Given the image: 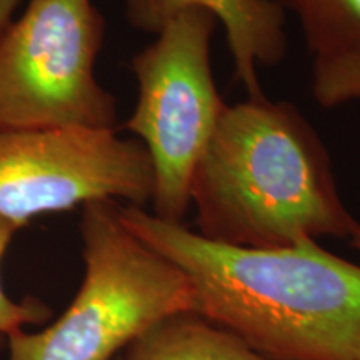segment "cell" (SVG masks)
<instances>
[{
	"instance_id": "cell-1",
	"label": "cell",
	"mask_w": 360,
	"mask_h": 360,
	"mask_svg": "<svg viewBox=\"0 0 360 360\" xmlns=\"http://www.w3.org/2000/svg\"><path fill=\"white\" fill-rule=\"evenodd\" d=\"M134 236L186 274L197 314L270 360H360V265L305 238L278 249L209 240L119 204Z\"/></svg>"
},
{
	"instance_id": "cell-2",
	"label": "cell",
	"mask_w": 360,
	"mask_h": 360,
	"mask_svg": "<svg viewBox=\"0 0 360 360\" xmlns=\"http://www.w3.org/2000/svg\"><path fill=\"white\" fill-rule=\"evenodd\" d=\"M202 237L249 249L349 237L321 137L289 102L249 98L225 107L191 184Z\"/></svg>"
},
{
	"instance_id": "cell-3",
	"label": "cell",
	"mask_w": 360,
	"mask_h": 360,
	"mask_svg": "<svg viewBox=\"0 0 360 360\" xmlns=\"http://www.w3.org/2000/svg\"><path fill=\"white\" fill-rule=\"evenodd\" d=\"M84 278L57 321L7 337L8 360H114L147 328L197 312L186 274L134 236L117 200H94L80 214Z\"/></svg>"
},
{
	"instance_id": "cell-4",
	"label": "cell",
	"mask_w": 360,
	"mask_h": 360,
	"mask_svg": "<svg viewBox=\"0 0 360 360\" xmlns=\"http://www.w3.org/2000/svg\"><path fill=\"white\" fill-rule=\"evenodd\" d=\"M103 35L92 0H30L0 34V130H115L96 79Z\"/></svg>"
},
{
	"instance_id": "cell-5",
	"label": "cell",
	"mask_w": 360,
	"mask_h": 360,
	"mask_svg": "<svg viewBox=\"0 0 360 360\" xmlns=\"http://www.w3.org/2000/svg\"><path fill=\"white\" fill-rule=\"evenodd\" d=\"M217 19L202 8L179 13L132 58L139 97L125 129L154 167L155 217L182 224L197 164L227 103L215 87L210 39Z\"/></svg>"
},
{
	"instance_id": "cell-6",
	"label": "cell",
	"mask_w": 360,
	"mask_h": 360,
	"mask_svg": "<svg viewBox=\"0 0 360 360\" xmlns=\"http://www.w3.org/2000/svg\"><path fill=\"white\" fill-rule=\"evenodd\" d=\"M146 147L115 130H0V215L24 229L42 214L94 200H152Z\"/></svg>"
},
{
	"instance_id": "cell-7",
	"label": "cell",
	"mask_w": 360,
	"mask_h": 360,
	"mask_svg": "<svg viewBox=\"0 0 360 360\" xmlns=\"http://www.w3.org/2000/svg\"><path fill=\"white\" fill-rule=\"evenodd\" d=\"M191 8L210 12L224 25L237 79L249 98L265 97L259 69L285 57V12L272 0H125L129 24L155 35Z\"/></svg>"
},
{
	"instance_id": "cell-8",
	"label": "cell",
	"mask_w": 360,
	"mask_h": 360,
	"mask_svg": "<svg viewBox=\"0 0 360 360\" xmlns=\"http://www.w3.org/2000/svg\"><path fill=\"white\" fill-rule=\"evenodd\" d=\"M122 360H270L197 312L174 314L147 328Z\"/></svg>"
},
{
	"instance_id": "cell-9",
	"label": "cell",
	"mask_w": 360,
	"mask_h": 360,
	"mask_svg": "<svg viewBox=\"0 0 360 360\" xmlns=\"http://www.w3.org/2000/svg\"><path fill=\"white\" fill-rule=\"evenodd\" d=\"M295 13L315 58L360 45V0H272Z\"/></svg>"
},
{
	"instance_id": "cell-10",
	"label": "cell",
	"mask_w": 360,
	"mask_h": 360,
	"mask_svg": "<svg viewBox=\"0 0 360 360\" xmlns=\"http://www.w3.org/2000/svg\"><path fill=\"white\" fill-rule=\"evenodd\" d=\"M312 94L321 105L335 107L360 98V45L315 58Z\"/></svg>"
},
{
	"instance_id": "cell-11",
	"label": "cell",
	"mask_w": 360,
	"mask_h": 360,
	"mask_svg": "<svg viewBox=\"0 0 360 360\" xmlns=\"http://www.w3.org/2000/svg\"><path fill=\"white\" fill-rule=\"evenodd\" d=\"M17 224L0 215V334L11 337L25 330L29 326H39L52 317V309L35 297H25L17 302L7 295L2 283V260L6 257L13 237L20 231Z\"/></svg>"
},
{
	"instance_id": "cell-12",
	"label": "cell",
	"mask_w": 360,
	"mask_h": 360,
	"mask_svg": "<svg viewBox=\"0 0 360 360\" xmlns=\"http://www.w3.org/2000/svg\"><path fill=\"white\" fill-rule=\"evenodd\" d=\"M20 0H0V34L13 20V12L19 7Z\"/></svg>"
},
{
	"instance_id": "cell-13",
	"label": "cell",
	"mask_w": 360,
	"mask_h": 360,
	"mask_svg": "<svg viewBox=\"0 0 360 360\" xmlns=\"http://www.w3.org/2000/svg\"><path fill=\"white\" fill-rule=\"evenodd\" d=\"M349 238H350V244H352L354 249L357 250L359 255H360V224L359 222L354 225V229H352V232H350Z\"/></svg>"
},
{
	"instance_id": "cell-14",
	"label": "cell",
	"mask_w": 360,
	"mask_h": 360,
	"mask_svg": "<svg viewBox=\"0 0 360 360\" xmlns=\"http://www.w3.org/2000/svg\"><path fill=\"white\" fill-rule=\"evenodd\" d=\"M6 345H7V339L2 334H0V352H2V349L6 347Z\"/></svg>"
},
{
	"instance_id": "cell-15",
	"label": "cell",
	"mask_w": 360,
	"mask_h": 360,
	"mask_svg": "<svg viewBox=\"0 0 360 360\" xmlns=\"http://www.w3.org/2000/svg\"><path fill=\"white\" fill-rule=\"evenodd\" d=\"M114 360H122V357H120V355H119V357H117V359H114Z\"/></svg>"
}]
</instances>
